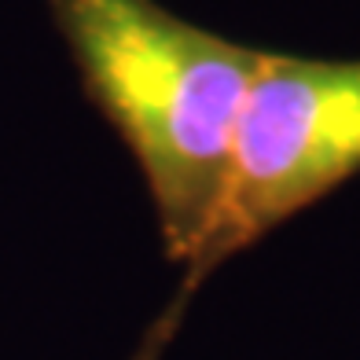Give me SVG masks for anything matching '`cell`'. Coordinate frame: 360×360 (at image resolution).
<instances>
[{
	"mask_svg": "<svg viewBox=\"0 0 360 360\" xmlns=\"http://www.w3.org/2000/svg\"><path fill=\"white\" fill-rule=\"evenodd\" d=\"M48 15L85 100L136 162L162 254L184 269L214 221L269 48L221 37L158 0H48Z\"/></svg>",
	"mask_w": 360,
	"mask_h": 360,
	"instance_id": "1",
	"label": "cell"
},
{
	"mask_svg": "<svg viewBox=\"0 0 360 360\" xmlns=\"http://www.w3.org/2000/svg\"><path fill=\"white\" fill-rule=\"evenodd\" d=\"M360 176V59L265 52L199 250L129 360H166L202 283L302 210Z\"/></svg>",
	"mask_w": 360,
	"mask_h": 360,
	"instance_id": "2",
	"label": "cell"
}]
</instances>
